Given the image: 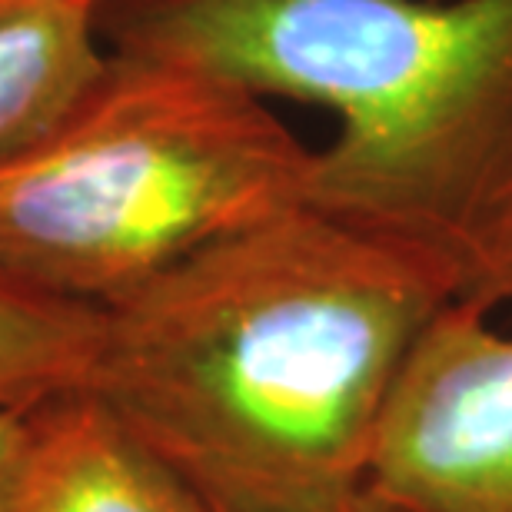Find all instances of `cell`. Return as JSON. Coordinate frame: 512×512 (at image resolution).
<instances>
[{
	"label": "cell",
	"mask_w": 512,
	"mask_h": 512,
	"mask_svg": "<svg viewBox=\"0 0 512 512\" xmlns=\"http://www.w3.org/2000/svg\"><path fill=\"white\" fill-rule=\"evenodd\" d=\"M27 426V409H7L0 406V489L7 483V473L17 459L20 439H24Z\"/></svg>",
	"instance_id": "obj_8"
},
{
	"label": "cell",
	"mask_w": 512,
	"mask_h": 512,
	"mask_svg": "<svg viewBox=\"0 0 512 512\" xmlns=\"http://www.w3.org/2000/svg\"><path fill=\"white\" fill-rule=\"evenodd\" d=\"M97 326L94 306L54 300L0 276V406L30 409L84 386Z\"/></svg>",
	"instance_id": "obj_7"
},
{
	"label": "cell",
	"mask_w": 512,
	"mask_h": 512,
	"mask_svg": "<svg viewBox=\"0 0 512 512\" xmlns=\"http://www.w3.org/2000/svg\"><path fill=\"white\" fill-rule=\"evenodd\" d=\"M453 300L423 260L300 203L104 306L80 389L213 512H346Z\"/></svg>",
	"instance_id": "obj_1"
},
{
	"label": "cell",
	"mask_w": 512,
	"mask_h": 512,
	"mask_svg": "<svg viewBox=\"0 0 512 512\" xmlns=\"http://www.w3.org/2000/svg\"><path fill=\"white\" fill-rule=\"evenodd\" d=\"M313 150L253 90L110 50L74 117L0 170V276L77 306L303 203Z\"/></svg>",
	"instance_id": "obj_3"
},
{
	"label": "cell",
	"mask_w": 512,
	"mask_h": 512,
	"mask_svg": "<svg viewBox=\"0 0 512 512\" xmlns=\"http://www.w3.org/2000/svg\"><path fill=\"white\" fill-rule=\"evenodd\" d=\"M104 0H0V170L67 124L107 74Z\"/></svg>",
	"instance_id": "obj_6"
},
{
	"label": "cell",
	"mask_w": 512,
	"mask_h": 512,
	"mask_svg": "<svg viewBox=\"0 0 512 512\" xmlns=\"http://www.w3.org/2000/svg\"><path fill=\"white\" fill-rule=\"evenodd\" d=\"M110 50L336 114L303 203L512 303V0H104Z\"/></svg>",
	"instance_id": "obj_2"
},
{
	"label": "cell",
	"mask_w": 512,
	"mask_h": 512,
	"mask_svg": "<svg viewBox=\"0 0 512 512\" xmlns=\"http://www.w3.org/2000/svg\"><path fill=\"white\" fill-rule=\"evenodd\" d=\"M453 300L389 403L370 493L396 512H512V333Z\"/></svg>",
	"instance_id": "obj_4"
},
{
	"label": "cell",
	"mask_w": 512,
	"mask_h": 512,
	"mask_svg": "<svg viewBox=\"0 0 512 512\" xmlns=\"http://www.w3.org/2000/svg\"><path fill=\"white\" fill-rule=\"evenodd\" d=\"M0 512H213L87 389L27 409Z\"/></svg>",
	"instance_id": "obj_5"
},
{
	"label": "cell",
	"mask_w": 512,
	"mask_h": 512,
	"mask_svg": "<svg viewBox=\"0 0 512 512\" xmlns=\"http://www.w3.org/2000/svg\"><path fill=\"white\" fill-rule=\"evenodd\" d=\"M346 512H396L393 506H386L380 496H373V493H366L363 499H356V503L346 509Z\"/></svg>",
	"instance_id": "obj_9"
}]
</instances>
